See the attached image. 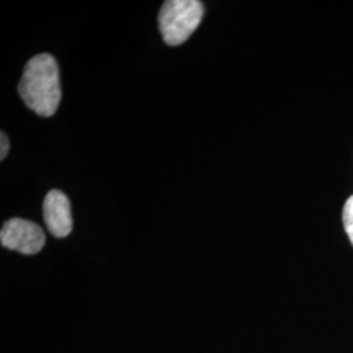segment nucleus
<instances>
[{"label":"nucleus","instance_id":"f03ea898","mask_svg":"<svg viewBox=\"0 0 353 353\" xmlns=\"http://www.w3.org/2000/svg\"><path fill=\"white\" fill-rule=\"evenodd\" d=\"M204 7L199 0H168L159 14L160 32L169 46L182 45L202 23Z\"/></svg>","mask_w":353,"mask_h":353},{"label":"nucleus","instance_id":"423d86ee","mask_svg":"<svg viewBox=\"0 0 353 353\" xmlns=\"http://www.w3.org/2000/svg\"><path fill=\"white\" fill-rule=\"evenodd\" d=\"M0 145H1V148H0V160H4L6 156L8 154V151H10V141H8V138L6 137L4 132L0 134Z\"/></svg>","mask_w":353,"mask_h":353},{"label":"nucleus","instance_id":"7ed1b4c3","mask_svg":"<svg viewBox=\"0 0 353 353\" xmlns=\"http://www.w3.org/2000/svg\"><path fill=\"white\" fill-rule=\"evenodd\" d=\"M45 233L37 224L26 219L13 217L0 230V242L10 250L33 255L45 246Z\"/></svg>","mask_w":353,"mask_h":353},{"label":"nucleus","instance_id":"39448f33","mask_svg":"<svg viewBox=\"0 0 353 353\" xmlns=\"http://www.w3.org/2000/svg\"><path fill=\"white\" fill-rule=\"evenodd\" d=\"M343 221H344V228L348 234V239L353 245V195L345 202V205H344Z\"/></svg>","mask_w":353,"mask_h":353},{"label":"nucleus","instance_id":"20e7f679","mask_svg":"<svg viewBox=\"0 0 353 353\" xmlns=\"http://www.w3.org/2000/svg\"><path fill=\"white\" fill-rule=\"evenodd\" d=\"M43 217L54 237L64 239L72 232V214L68 198L59 190H51L43 201Z\"/></svg>","mask_w":353,"mask_h":353},{"label":"nucleus","instance_id":"f257e3e1","mask_svg":"<svg viewBox=\"0 0 353 353\" xmlns=\"http://www.w3.org/2000/svg\"><path fill=\"white\" fill-rule=\"evenodd\" d=\"M19 93L26 106L41 117L57 113L62 99L59 68L49 54L33 57L24 68Z\"/></svg>","mask_w":353,"mask_h":353}]
</instances>
